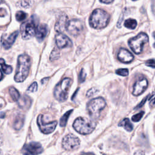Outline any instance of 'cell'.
<instances>
[{
    "label": "cell",
    "instance_id": "1",
    "mask_svg": "<svg viewBox=\"0 0 155 155\" xmlns=\"http://www.w3.org/2000/svg\"><path fill=\"white\" fill-rule=\"evenodd\" d=\"M31 60L27 55H20L18 58L17 70L15 75V80L17 83H21L25 80L29 73Z\"/></svg>",
    "mask_w": 155,
    "mask_h": 155
},
{
    "label": "cell",
    "instance_id": "2",
    "mask_svg": "<svg viewBox=\"0 0 155 155\" xmlns=\"http://www.w3.org/2000/svg\"><path fill=\"white\" fill-rule=\"evenodd\" d=\"M110 20L108 13L101 9H95L89 19L90 26L96 29H101L107 26Z\"/></svg>",
    "mask_w": 155,
    "mask_h": 155
},
{
    "label": "cell",
    "instance_id": "3",
    "mask_svg": "<svg viewBox=\"0 0 155 155\" xmlns=\"http://www.w3.org/2000/svg\"><path fill=\"white\" fill-rule=\"evenodd\" d=\"M96 123L86 118H78L73 124V127L77 132L81 135L91 133L96 128Z\"/></svg>",
    "mask_w": 155,
    "mask_h": 155
},
{
    "label": "cell",
    "instance_id": "4",
    "mask_svg": "<svg viewBox=\"0 0 155 155\" xmlns=\"http://www.w3.org/2000/svg\"><path fill=\"white\" fill-rule=\"evenodd\" d=\"M72 84V80L70 78H66L63 79L55 87L53 94L55 98L60 102L66 101Z\"/></svg>",
    "mask_w": 155,
    "mask_h": 155
},
{
    "label": "cell",
    "instance_id": "5",
    "mask_svg": "<svg viewBox=\"0 0 155 155\" xmlns=\"http://www.w3.org/2000/svg\"><path fill=\"white\" fill-rule=\"evenodd\" d=\"M38 27V21L35 15L32 16L31 18L27 21L23 22L20 28L21 36L23 39L27 40L35 35Z\"/></svg>",
    "mask_w": 155,
    "mask_h": 155
},
{
    "label": "cell",
    "instance_id": "6",
    "mask_svg": "<svg viewBox=\"0 0 155 155\" xmlns=\"http://www.w3.org/2000/svg\"><path fill=\"white\" fill-rule=\"evenodd\" d=\"M106 102L101 97H96L90 101L87 104V111L90 116L96 119L100 116L101 112L105 107Z\"/></svg>",
    "mask_w": 155,
    "mask_h": 155
},
{
    "label": "cell",
    "instance_id": "7",
    "mask_svg": "<svg viewBox=\"0 0 155 155\" xmlns=\"http://www.w3.org/2000/svg\"><path fill=\"white\" fill-rule=\"evenodd\" d=\"M149 40L148 35L142 32L136 36L130 39L128 41V45L135 53L140 54L143 50L144 45L148 43Z\"/></svg>",
    "mask_w": 155,
    "mask_h": 155
},
{
    "label": "cell",
    "instance_id": "8",
    "mask_svg": "<svg viewBox=\"0 0 155 155\" xmlns=\"http://www.w3.org/2000/svg\"><path fill=\"white\" fill-rule=\"evenodd\" d=\"M62 145L66 150H75L80 145L79 139L72 134H69L63 138Z\"/></svg>",
    "mask_w": 155,
    "mask_h": 155
},
{
    "label": "cell",
    "instance_id": "9",
    "mask_svg": "<svg viewBox=\"0 0 155 155\" xmlns=\"http://www.w3.org/2000/svg\"><path fill=\"white\" fill-rule=\"evenodd\" d=\"M66 30L71 35L76 36L82 33L84 30V24L81 20L73 19L68 22Z\"/></svg>",
    "mask_w": 155,
    "mask_h": 155
},
{
    "label": "cell",
    "instance_id": "10",
    "mask_svg": "<svg viewBox=\"0 0 155 155\" xmlns=\"http://www.w3.org/2000/svg\"><path fill=\"white\" fill-rule=\"evenodd\" d=\"M37 123L39 130L43 133L49 134L54 131L57 124H58V122L55 121L50 122H45L43 116L42 115H39L37 119Z\"/></svg>",
    "mask_w": 155,
    "mask_h": 155
},
{
    "label": "cell",
    "instance_id": "11",
    "mask_svg": "<svg viewBox=\"0 0 155 155\" xmlns=\"http://www.w3.org/2000/svg\"><path fill=\"white\" fill-rule=\"evenodd\" d=\"M43 152L42 145L38 142H32L23 147L22 153L23 155H38Z\"/></svg>",
    "mask_w": 155,
    "mask_h": 155
},
{
    "label": "cell",
    "instance_id": "12",
    "mask_svg": "<svg viewBox=\"0 0 155 155\" xmlns=\"http://www.w3.org/2000/svg\"><path fill=\"white\" fill-rule=\"evenodd\" d=\"M148 85V81L145 78H142L137 80L133 86L132 92L133 95L135 96H139L141 95L147 88Z\"/></svg>",
    "mask_w": 155,
    "mask_h": 155
},
{
    "label": "cell",
    "instance_id": "13",
    "mask_svg": "<svg viewBox=\"0 0 155 155\" xmlns=\"http://www.w3.org/2000/svg\"><path fill=\"white\" fill-rule=\"evenodd\" d=\"M55 41L57 46L60 48L70 47L73 45L70 38L62 33H58L56 35Z\"/></svg>",
    "mask_w": 155,
    "mask_h": 155
},
{
    "label": "cell",
    "instance_id": "14",
    "mask_svg": "<svg viewBox=\"0 0 155 155\" xmlns=\"http://www.w3.org/2000/svg\"><path fill=\"white\" fill-rule=\"evenodd\" d=\"M68 22V17L65 13H62L55 24V30L58 33H62L66 29Z\"/></svg>",
    "mask_w": 155,
    "mask_h": 155
},
{
    "label": "cell",
    "instance_id": "15",
    "mask_svg": "<svg viewBox=\"0 0 155 155\" xmlns=\"http://www.w3.org/2000/svg\"><path fill=\"white\" fill-rule=\"evenodd\" d=\"M18 34H19V32L15 31L13 32V33L11 34L7 38H5L4 36H2L1 39V46L5 48V49H9V48H10L13 45V44L15 43Z\"/></svg>",
    "mask_w": 155,
    "mask_h": 155
},
{
    "label": "cell",
    "instance_id": "16",
    "mask_svg": "<svg viewBox=\"0 0 155 155\" xmlns=\"http://www.w3.org/2000/svg\"><path fill=\"white\" fill-rule=\"evenodd\" d=\"M118 60L123 63H130L134 59V56L131 52L125 49V48H121L118 53Z\"/></svg>",
    "mask_w": 155,
    "mask_h": 155
},
{
    "label": "cell",
    "instance_id": "17",
    "mask_svg": "<svg viewBox=\"0 0 155 155\" xmlns=\"http://www.w3.org/2000/svg\"><path fill=\"white\" fill-rule=\"evenodd\" d=\"M48 33V27L45 24H40L36 29V38L39 42H42Z\"/></svg>",
    "mask_w": 155,
    "mask_h": 155
},
{
    "label": "cell",
    "instance_id": "18",
    "mask_svg": "<svg viewBox=\"0 0 155 155\" xmlns=\"http://www.w3.org/2000/svg\"><path fill=\"white\" fill-rule=\"evenodd\" d=\"M32 104V100L29 96L24 95L20 99L18 100L19 107L23 110H28Z\"/></svg>",
    "mask_w": 155,
    "mask_h": 155
},
{
    "label": "cell",
    "instance_id": "19",
    "mask_svg": "<svg viewBox=\"0 0 155 155\" xmlns=\"http://www.w3.org/2000/svg\"><path fill=\"white\" fill-rule=\"evenodd\" d=\"M24 123V116L21 113H18L14 118L12 126L16 130H20Z\"/></svg>",
    "mask_w": 155,
    "mask_h": 155
},
{
    "label": "cell",
    "instance_id": "20",
    "mask_svg": "<svg viewBox=\"0 0 155 155\" xmlns=\"http://www.w3.org/2000/svg\"><path fill=\"white\" fill-rule=\"evenodd\" d=\"M118 125L119 126L123 127L128 132H131L133 130V125L128 118L124 119L119 122Z\"/></svg>",
    "mask_w": 155,
    "mask_h": 155
},
{
    "label": "cell",
    "instance_id": "21",
    "mask_svg": "<svg viewBox=\"0 0 155 155\" xmlns=\"http://www.w3.org/2000/svg\"><path fill=\"white\" fill-rule=\"evenodd\" d=\"M9 94L14 101H18L20 97V94L19 92L13 87L9 88Z\"/></svg>",
    "mask_w": 155,
    "mask_h": 155
},
{
    "label": "cell",
    "instance_id": "22",
    "mask_svg": "<svg viewBox=\"0 0 155 155\" xmlns=\"http://www.w3.org/2000/svg\"><path fill=\"white\" fill-rule=\"evenodd\" d=\"M0 65L2 67L3 71L6 73V74H10L12 72L13 69L11 66L6 65L5 64V61L3 58H0Z\"/></svg>",
    "mask_w": 155,
    "mask_h": 155
},
{
    "label": "cell",
    "instance_id": "23",
    "mask_svg": "<svg viewBox=\"0 0 155 155\" xmlns=\"http://www.w3.org/2000/svg\"><path fill=\"white\" fill-rule=\"evenodd\" d=\"M124 26L129 29H135L137 26V21L134 19L129 18L125 21Z\"/></svg>",
    "mask_w": 155,
    "mask_h": 155
},
{
    "label": "cell",
    "instance_id": "24",
    "mask_svg": "<svg viewBox=\"0 0 155 155\" xmlns=\"http://www.w3.org/2000/svg\"><path fill=\"white\" fill-rule=\"evenodd\" d=\"M72 110H69L68 112H67L66 113L64 114V115L61 117V119H60V125L61 127H64L66 126L67 124V122L68 121V119L70 115V114L72 112Z\"/></svg>",
    "mask_w": 155,
    "mask_h": 155
},
{
    "label": "cell",
    "instance_id": "25",
    "mask_svg": "<svg viewBox=\"0 0 155 155\" xmlns=\"http://www.w3.org/2000/svg\"><path fill=\"white\" fill-rule=\"evenodd\" d=\"M27 17V14L23 11H18L16 13V19L19 22L25 20Z\"/></svg>",
    "mask_w": 155,
    "mask_h": 155
},
{
    "label": "cell",
    "instance_id": "26",
    "mask_svg": "<svg viewBox=\"0 0 155 155\" xmlns=\"http://www.w3.org/2000/svg\"><path fill=\"white\" fill-rule=\"evenodd\" d=\"M116 73L120 76H127L128 75V70L127 69H120L116 71Z\"/></svg>",
    "mask_w": 155,
    "mask_h": 155
},
{
    "label": "cell",
    "instance_id": "27",
    "mask_svg": "<svg viewBox=\"0 0 155 155\" xmlns=\"http://www.w3.org/2000/svg\"><path fill=\"white\" fill-rule=\"evenodd\" d=\"M144 112H141L138 113L137 114H136V115L133 116V117L132 118V120L133 121H134V122H139L142 119V116L144 115Z\"/></svg>",
    "mask_w": 155,
    "mask_h": 155
},
{
    "label": "cell",
    "instance_id": "28",
    "mask_svg": "<svg viewBox=\"0 0 155 155\" xmlns=\"http://www.w3.org/2000/svg\"><path fill=\"white\" fill-rule=\"evenodd\" d=\"M60 57V52L59 50H56V48H55L54 50H53V52H52L51 55H50V60H57Z\"/></svg>",
    "mask_w": 155,
    "mask_h": 155
},
{
    "label": "cell",
    "instance_id": "29",
    "mask_svg": "<svg viewBox=\"0 0 155 155\" xmlns=\"http://www.w3.org/2000/svg\"><path fill=\"white\" fill-rule=\"evenodd\" d=\"M37 89H38V84L36 82H34L28 88L27 90L30 92H35L37 91Z\"/></svg>",
    "mask_w": 155,
    "mask_h": 155
},
{
    "label": "cell",
    "instance_id": "30",
    "mask_svg": "<svg viewBox=\"0 0 155 155\" xmlns=\"http://www.w3.org/2000/svg\"><path fill=\"white\" fill-rule=\"evenodd\" d=\"M97 92H98V90H97V89L96 88H90L89 90L87 92V97H91L93 95H95Z\"/></svg>",
    "mask_w": 155,
    "mask_h": 155
},
{
    "label": "cell",
    "instance_id": "31",
    "mask_svg": "<svg viewBox=\"0 0 155 155\" xmlns=\"http://www.w3.org/2000/svg\"><path fill=\"white\" fill-rule=\"evenodd\" d=\"M86 76H87L86 73L85 72L84 69H82L81 71V73H80V74H79V79L80 82L81 83L84 82V81L86 79Z\"/></svg>",
    "mask_w": 155,
    "mask_h": 155
},
{
    "label": "cell",
    "instance_id": "32",
    "mask_svg": "<svg viewBox=\"0 0 155 155\" xmlns=\"http://www.w3.org/2000/svg\"><path fill=\"white\" fill-rule=\"evenodd\" d=\"M146 65L147 66H149V67H151L152 68H154V61L153 59L152 60H148L146 62Z\"/></svg>",
    "mask_w": 155,
    "mask_h": 155
},
{
    "label": "cell",
    "instance_id": "33",
    "mask_svg": "<svg viewBox=\"0 0 155 155\" xmlns=\"http://www.w3.org/2000/svg\"><path fill=\"white\" fill-rule=\"evenodd\" d=\"M6 15V11L4 9H3V8H0V17H4Z\"/></svg>",
    "mask_w": 155,
    "mask_h": 155
},
{
    "label": "cell",
    "instance_id": "34",
    "mask_svg": "<svg viewBox=\"0 0 155 155\" xmlns=\"http://www.w3.org/2000/svg\"><path fill=\"white\" fill-rule=\"evenodd\" d=\"M134 155H145V154L142 150H137L134 153Z\"/></svg>",
    "mask_w": 155,
    "mask_h": 155
},
{
    "label": "cell",
    "instance_id": "35",
    "mask_svg": "<svg viewBox=\"0 0 155 155\" xmlns=\"http://www.w3.org/2000/svg\"><path fill=\"white\" fill-rule=\"evenodd\" d=\"M147 97H145V98H144L142 101V102L140 104H139L138 105V106H137V108H140V107H142V106L145 104V101H147Z\"/></svg>",
    "mask_w": 155,
    "mask_h": 155
},
{
    "label": "cell",
    "instance_id": "36",
    "mask_svg": "<svg viewBox=\"0 0 155 155\" xmlns=\"http://www.w3.org/2000/svg\"><path fill=\"white\" fill-rule=\"evenodd\" d=\"M101 3H105V4H110L113 1V0H100Z\"/></svg>",
    "mask_w": 155,
    "mask_h": 155
},
{
    "label": "cell",
    "instance_id": "37",
    "mask_svg": "<svg viewBox=\"0 0 155 155\" xmlns=\"http://www.w3.org/2000/svg\"><path fill=\"white\" fill-rule=\"evenodd\" d=\"M3 78V72H2V71L1 70V69H0V81H1V80H2Z\"/></svg>",
    "mask_w": 155,
    "mask_h": 155
},
{
    "label": "cell",
    "instance_id": "38",
    "mask_svg": "<svg viewBox=\"0 0 155 155\" xmlns=\"http://www.w3.org/2000/svg\"><path fill=\"white\" fill-rule=\"evenodd\" d=\"M3 143V138H2V136L0 135V146H1L2 144Z\"/></svg>",
    "mask_w": 155,
    "mask_h": 155
},
{
    "label": "cell",
    "instance_id": "39",
    "mask_svg": "<svg viewBox=\"0 0 155 155\" xmlns=\"http://www.w3.org/2000/svg\"><path fill=\"white\" fill-rule=\"evenodd\" d=\"M82 155H95V154L92 153H83Z\"/></svg>",
    "mask_w": 155,
    "mask_h": 155
},
{
    "label": "cell",
    "instance_id": "40",
    "mask_svg": "<svg viewBox=\"0 0 155 155\" xmlns=\"http://www.w3.org/2000/svg\"><path fill=\"white\" fill-rule=\"evenodd\" d=\"M0 118H4V113H1V115H0Z\"/></svg>",
    "mask_w": 155,
    "mask_h": 155
},
{
    "label": "cell",
    "instance_id": "41",
    "mask_svg": "<svg viewBox=\"0 0 155 155\" xmlns=\"http://www.w3.org/2000/svg\"><path fill=\"white\" fill-rule=\"evenodd\" d=\"M0 155H3V153H2V151L0 150Z\"/></svg>",
    "mask_w": 155,
    "mask_h": 155
},
{
    "label": "cell",
    "instance_id": "42",
    "mask_svg": "<svg viewBox=\"0 0 155 155\" xmlns=\"http://www.w3.org/2000/svg\"><path fill=\"white\" fill-rule=\"evenodd\" d=\"M3 2V0H0V4H1Z\"/></svg>",
    "mask_w": 155,
    "mask_h": 155
},
{
    "label": "cell",
    "instance_id": "43",
    "mask_svg": "<svg viewBox=\"0 0 155 155\" xmlns=\"http://www.w3.org/2000/svg\"><path fill=\"white\" fill-rule=\"evenodd\" d=\"M133 1H137V0H133Z\"/></svg>",
    "mask_w": 155,
    "mask_h": 155
},
{
    "label": "cell",
    "instance_id": "44",
    "mask_svg": "<svg viewBox=\"0 0 155 155\" xmlns=\"http://www.w3.org/2000/svg\"><path fill=\"white\" fill-rule=\"evenodd\" d=\"M8 155H9V154H8Z\"/></svg>",
    "mask_w": 155,
    "mask_h": 155
}]
</instances>
